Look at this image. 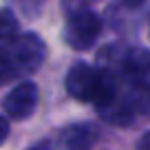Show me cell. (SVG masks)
<instances>
[{
  "mask_svg": "<svg viewBox=\"0 0 150 150\" xmlns=\"http://www.w3.org/2000/svg\"><path fill=\"white\" fill-rule=\"evenodd\" d=\"M9 2L16 5L24 16H38V11L44 5V0H9Z\"/></svg>",
  "mask_w": 150,
  "mask_h": 150,
  "instance_id": "ba28073f",
  "label": "cell"
},
{
  "mask_svg": "<svg viewBox=\"0 0 150 150\" xmlns=\"http://www.w3.org/2000/svg\"><path fill=\"white\" fill-rule=\"evenodd\" d=\"M122 73L135 88L144 93L148 88V51L146 49H132L122 60Z\"/></svg>",
  "mask_w": 150,
  "mask_h": 150,
  "instance_id": "8992f818",
  "label": "cell"
},
{
  "mask_svg": "<svg viewBox=\"0 0 150 150\" xmlns=\"http://www.w3.org/2000/svg\"><path fill=\"white\" fill-rule=\"evenodd\" d=\"M9 80H13V77H11L9 69H7V66H5V62L0 60V88H2V86H5L7 82H9Z\"/></svg>",
  "mask_w": 150,
  "mask_h": 150,
  "instance_id": "30bf717a",
  "label": "cell"
},
{
  "mask_svg": "<svg viewBox=\"0 0 150 150\" xmlns=\"http://www.w3.org/2000/svg\"><path fill=\"white\" fill-rule=\"evenodd\" d=\"M18 20L9 7H0V47H5L18 35Z\"/></svg>",
  "mask_w": 150,
  "mask_h": 150,
  "instance_id": "52a82bcc",
  "label": "cell"
},
{
  "mask_svg": "<svg viewBox=\"0 0 150 150\" xmlns=\"http://www.w3.org/2000/svg\"><path fill=\"white\" fill-rule=\"evenodd\" d=\"M126 5L128 7H141V5H144V0H126Z\"/></svg>",
  "mask_w": 150,
  "mask_h": 150,
  "instance_id": "4fadbf2b",
  "label": "cell"
},
{
  "mask_svg": "<svg viewBox=\"0 0 150 150\" xmlns=\"http://www.w3.org/2000/svg\"><path fill=\"white\" fill-rule=\"evenodd\" d=\"M97 128L93 124H73L60 132V150H93L97 144Z\"/></svg>",
  "mask_w": 150,
  "mask_h": 150,
  "instance_id": "5b68a950",
  "label": "cell"
},
{
  "mask_svg": "<svg viewBox=\"0 0 150 150\" xmlns=\"http://www.w3.org/2000/svg\"><path fill=\"white\" fill-rule=\"evenodd\" d=\"M99 31H102L99 16L88 7H80L69 13V20L64 27V40L75 51H86L95 44V40L99 38Z\"/></svg>",
  "mask_w": 150,
  "mask_h": 150,
  "instance_id": "3957f363",
  "label": "cell"
},
{
  "mask_svg": "<svg viewBox=\"0 0 150 150\" xmlns=\"http://www.w3.org/2000/svg\"><path fill=\"white\" fill-rule=\"evenodd\" d=\"M31 150H53V148H51V144H49V141H42V144H38V146H33Z\"/></svg>",
  "mask_w": 150,
  "mask_h": 150,
  "instance_id": "7c38bea8",
  "label": "cell"
},
{
  "mask_svg": "<svg viewBox=\"0 0 150 150\" xmlns=\"http://www.w3.org/2000/svg\"><path fill=\"white\" fill-rule=\"evenodd\" d=\"M44 57H47L44 40L33 31L18 33L9 44L0 47V60L9 69L11 77L35 73L42 66Z\"/></svg>",
  "mask_w": 150,
  "mask_h": 150,
  "instance_id": "7a4b0ae2",
  "label": "cell"
},
{
  "mask_svg": "<svg viewBox=\"0 0 150 150\" xmlns=\"http://www.w3.org/2000/svg\"><path fill=\"white\" fill-rule=\"evenodd\" d=\"M66 93L77 102L93 104L99 110H108L117 102V84L106 69H93L86 62H77L66 73Z\"/></svg>",
  "mask_w": 150,
  "mask_h": 150,
  "instance_id": "6da1fadb",
  "label": "cell"
},
{
  "mask_svg": "<svg viewBox=\"0 0 150 150\" xmlns=\"http://www.w3.org/2000/svg\"><path fill=\"white\" fill-rule=\"evenodd\" d=\"M35 106H38V86L29 80L20 82L5 97L7 119H13V122H22V119L31 117Z\"/></svg>",
  "mask_w": 150,
  "mask_h": 150,
  "instance_id": "277c9868",
  "label": "cell"
},
{
  "mask_svg": "<svg viewBox=\"0 0 150 150\" xmlns=\"http://www.w3.org/2000/svg\"><path fill=\"white\" fill-rule=\"evenodd\" d=\"M9 137V119L5 115H0V144Z\"/></svg>",
  "mask_w": 150,
  "mask_h": 150,
  "instance_id": "9c48e42d",
  "label": "cell"
},
{
  "mask_svg": "<svg viewBox=\"0 0 150 150\" xmlns=\"http://www.w3.org/2000/svg\"><path fill=\"white\" fill-rule=\"evenodd\" d=\"M137 150H150V132H144L137 144Z\"/></svg>",
  "mask_w": 150,
  "mask_h": 150,
  "instance_id": "8fae6325",
  "label": "cell"
}]
</instances>
